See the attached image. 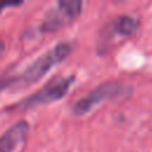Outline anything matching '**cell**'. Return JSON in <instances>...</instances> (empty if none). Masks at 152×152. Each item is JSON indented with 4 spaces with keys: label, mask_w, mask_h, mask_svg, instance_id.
Segmentation results:
<instances>
[{
    "label": "cell",
    "mask_w": 152,
    "mask_h": 152,
    "mask_svg": "<svg viewBox=\"0 0 152 152\" xmlns=\"http://www.w3.org/2000/svg\"><path fill=\"white\" fill-rule=\"evenodd\" d=\"M27 132L28 124L24 120L11 126L0 137V152H13L25 140Z\"/></svg>",
    "instance_id": "obj_5"
},
{
    "label": "cell",
    "mask_w": 152,
    "mask_h": 152,
    "mask_svg": "<svg viewBox=\"0 0 152 152\" xmlns=\"http://www.w3.org/2000/svg\"><path fill=\"white\" fill-rule=\"evenodd\" d=\"M74 78H75L74 76H68V77L57 76L50 80L37 93L19 101L14 107L15 108H28V107L57 101L58 99L63 97L68 93L69 88L71 87V83L74 82Z\"/></svg>",
    "instance_id": "obj_2"
},
{
    "label": "cell",
    "mask_w": 152,
    "mask_h": 152,
    "mask_svg": "<svg viewBox=\"0 0 152 152\" xmlns=\"http://www.w3.org/2000/svg\"><path fill=\"white\" fill-rule=\"evenodd\" d=\"M81 11H82V1L61 0L57 2L55 7H51L46 13L42 24V30L48 32L59 30L65 25H68L70 21H72L75 18H77Z\"/></svg>",
    "instance_id": "obj_3"
},
{
    "label": "cell",
    "mask_w": 152,
    "mask_h": 152,
    "mask_svg": "<svg viewBox=\"0 0 152 152\" xmlns=\"http://www.w3.org/2000/svg\"><path fill=\"white\" fill-rule=\"evenodd\" d=\"M71 52V46L68 43H58L53 49L49 50L40 57H38L33 63H31L18 77V80L28 86L38 81L45 72H48L55 64L65 59Z\"/></svg>",
    "instance_id": "obj_1"
},
{
    "label": "cell",
    "mask_w": 152,
    "mask_h": 152,
    "mask_svg": "<svg viewBox=\"0 0 152 152\" xmlns=\"http://www.w3.org/2000/svg\"><path fill=\"white\" fill-rule=\"evenodd\" d=\"M20 4H21V1H0V12L7 6H17Z\"/></svg>",
    "instance_id": "obj_7"
},
{
    "label": "cell",
    "mask_w": 152,
    "mask_h": 152,
    "mask_svg": "<svg viewBox=\"0 0 152 152\" xmlns=\"http://www.w3.org/2000/svg\"><path fill=\"white\" fill-rule=\"evenodd\" d=\"M127 93V88L119 82H106L91 90L87 96L80 99L72 107V113L75 115H83L96 107L100 102L107 99L118 97Z\"/></svg>",
    "instance_id": "obj_4"
},
{
    "label": "cell",
    "mask_w": 152,
    "mask_h": 152,
    "mask_svg": "<svg viewBox=\"0 0 152 152\" xmlns=\"http://www.w3.org/2000/svg\"><path fill=\"white\" fill-rule=\"evenodd\" d=\"M138 28V20L129 15L118 17L112 23V30L120 36H131Z\"/></svg>",
    "instance_id": "obj_6"
}]
</instances>
